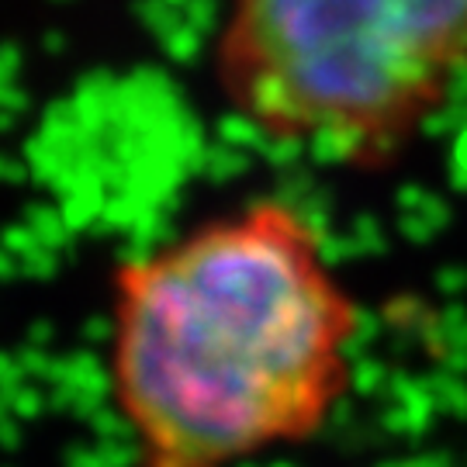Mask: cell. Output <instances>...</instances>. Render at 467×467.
Segmentation results:
<instances>
[{"label": "cell", "mask_w": 467, "mask_h": 467, "mask_svg": "<svg viewBox=\"0 0 467 467\" xmlns=\"http://www.w3.org/2000/svg\"><path fill=\"white\" fill-rule=\"evenodd\" d=\"M364 312L318 222L264 194L121 256L108 388L132 467H246L308 447L357 388Z\"/></svg>", "instance_id": "1"}, {"label": "cell", "mask_w": 467, "mask_h": 467, "mask_svg": "<svg viewBox=\"0 0 467 467\" xmlns=\"http://www.w3.org/2000/svg\"><path fill=\"white\" fill-rule=\"evenodd\" d=\"M208 67L256 139L374 177L467 80V0H229Z\"/></svg>", "instance_id": "2"}]
</instances>
